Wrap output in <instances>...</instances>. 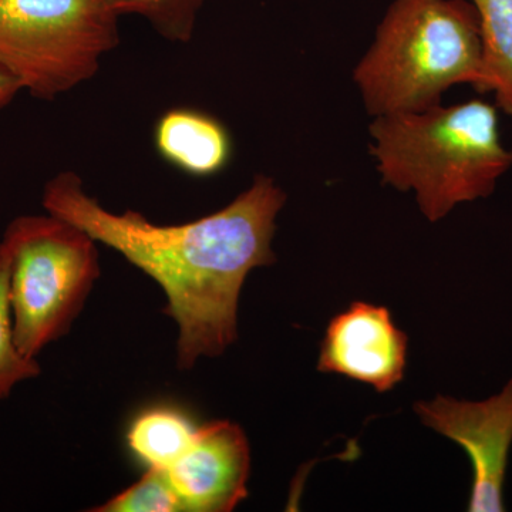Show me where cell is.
<instances>
[{"label": "cell", "instance_id": "cell-6", "mask_svg": "<svg viewBox=\"0 0 512 512\" xmlns=\"http://www.w3.org/2000/svg\"><path fill=\"white\" fill-rule=\"evenodd\" d=\"M424 426L453 440L473 466L468 511L503 512L504 484L512 447V379L503 390L481 400L464 402L437 396L414 406Z\"/></svg>", "mask_w": 512, "mask_h": 512}, {"label": "cell", "instance_id": "cell-5", "mask_svg": "<svg viewBox=\"0 0 512 512\" xmlns=\"http://www.w3.org/2000/svg\"><path fill=\"white\" fill-rule=\"evenodd\" d=\"M103 0H0V66L39 99L70 92L119 45Z\"/></svg>", "mask_w": 512, "mask_h": 512}, {"label": "cell", "instance_id": "cell-4", "mask_svg": "<svg viewBox=\"0 0 512 512\" xmlns=\"http://www.w3.org/2000/svg\"><path fill=\"white\" fill-rule=\"evenodd\" d=\"M2 242L10 262L16 346L36 359L82 312L100 276L97 242L50 214L15 218Z\"/></svg>", "mask_w": 512, "mask_h": 512}, {"label": "cell", "instance_id": "cell-9", "mask_svg": "<svg viewBox=\"0 0 512 512\" xmlns=\"http://www.w3.org/2000/svg\"><path fill=\"white\" fill-rule=\"evenodd\" d=\"M154 143L165 161L195 177L221 173L232 157L227 127L197 110H168L157 121Z\"/></svg>", "mask_w": 512, "mask_h": 512}, {"label": "cell", "instance_id": "cell-12", "mask_svg": "<svg viewBox=\"0 0 512 512\" xmlns=\"http://www.w3.org/2000/svg\"><path fill=\"white\" fill-rule=\"evenodd\" d=\"M42 373L36 359L23 355L15 342L12 303H10V262L0 241V402L8 399L19 383L36 379Z\"/></svg>", "mask_w": 512, "mask_h": 512}, {"label": "cell", "instance_id": "cell-10", "mask_svg": "<svg viewBox=\"0 0 512 512\" xmlns=\"http://www.w3.org/2000/svg\"><path fill=\"white\" fill-rule=\"evenodd\" d=\"M197 430L194 421L180 410L153 407L131 421L127 444L147 468L168 470L190 447Z\"/></svg>", "mask_w": 512, "mask_h": 512}, {"label": "cell", "instance_id": "cell-13", "mask_svg": "<svg viewBox=\"0 0 512 512\" xmlns=\"http://www.w3.org/2000/svg\"><path fill=\"white\" fill-rule=\"evenodd\" d=\"M117 16L137 15L148 20L165 39L188 42L204 0H103Z\"/></svg>", "mask_w": 512, "mask_h": 512}, {"label": "cell", "instance_id": "cell-3", "mask_svg": "<svg viewBox=\"0 0 512 512\" xmlns=\"http://www.w3.org/2000/svg\"><path fill=\"white\" fill-rule=\"evenodd\" d=\"M353 82L372 117L437 106L457 84L483 93L476 8L470 0H393Z\"/></svg>", "mask_w": 512, "mask_h": 512}, {"label": "cell", "instance_id": "cell-14", "mask_svg": "<svg viewBox=\"0 0 512 512\" xmlns=\"http://www.w3.org/2000/svg\"><path fill=\"white\" fill-rule=\"evenodd\" d=\"M94 512H177L185 511L170 483L167 471L147 468L146 474Z\"/></svg>", "mask_w": 512, "mask_h": 512}, {"label": "cell", "instance_id": "cell-8", "mask_svg": "<svg viewBox=\"0 0 512 512\" xmlns=\"http://www.w3.org/2000/svg\"><path fill=\"white\" fill-rule=\"evenodd\" d=\"M167 476L188 512H229L248 497L251 450L244 430L228 420L198 427Z\"/></svg>", "mask_w": 512, "mask_h": 512}, {"label": "cell", "instance_id": "cell-11", "mask_svg": "<svg viewBox=\"0 0 512 512\" xmlns=\"http://www.w3.org/2000/svg\"><path fill=\"white\" fill-rule=\"evenodd\" d=\"M483 39V93L512 117V0H470Z\"/></svg>", "mask_w": 512, "mask_h": 512}, {"label": "cell", "instance_id": "cell-7", "mask_svg": "<svg viewBox=\"0 0 512 512\" xmlns=\"http://www.w3.org/2000/svg\"><path fill=\"white\" fill-rule=\"evenodd\" d=\"M407 343L389 309L356 301L330 320L320 343L318 370L390 392L403 380Z\"/></svg>", "mask_w": 512, "mask_h": 512}, {"label": "cell", "instance_id": "cell-1", "mask_svg": "<svg viewBox=\"0 0 512 512\" xmlns=\"http://www.w3.org/2000/svg\"><path fill=\"white\" fill-rule=\"evenodd\" d=\"M285 202L284 190L264 174L222 210L177 225L106 210L73 171L47 181L42 197L47 214L82 228L161 286L164 312L178 325L181 370L222 355L237 340L242 286L249 272L274 264L272 239Z\"/></svg>", "mask_w": 512, "mask_h": 512}, {"label": "cell", "instance_id": "cell-15", "mask_svg": "<svg viewBox=\"0 0 512 512\" xmlns=\"http://www.w3.org/2000/svg\"><path fill=\"white\" fill-rule=\"evenodd\" d=\"M20 90H22V86H20L18 80L8 70L0 66V110L8 106Z\"/></svg>", "mask_w": 512, "mask_h": 512}, {"label": "cell", "instance_id": "cell-2", "mask_svg": "<svg viewBox=\"0 0 512 512\" xmlns=\"http://www.w3.org/2000/svg\"><path fill=\"white\" fill-rule=\"evenodd\" d=\"M369 133L383 183L414 191L430 222L464 202L490 197L512 167L497 106L484 100L376 116Z\"/></svg>", "mask_w": 512, "mask_h": 512}]
</instances>
